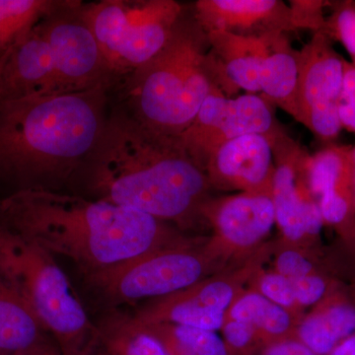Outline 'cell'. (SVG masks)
<instances>
[{
    "mask_svg": "<svg viewBox=\"0 0 355 355\" xmlns=\"http://www.w3.org/2000/svg\"><path fill=\"white\" fill-rule=\"evenodd\" d=\"M0 221L53 256L67 257L89 277L189 239L139 210L42 188L22 189L0 202Z\"/></svg>",
    "mask_w": 355,
    "mask_h": 355,
    "instance_id": "1",
    "label": "cell"
},
{
    "mask_svg": "<svg viewBox=\"0 0 355 355\" xmlns=\"http://www.w3.org/2000/svg\"><path fill=\"white\" fill-rule=\"evenodd\" d=\"M92 153L101 200L181 227L202 217L212 189L179 137L155 132L135 116L114 114Z\"/></svg>",
    "mask_w": 355,
    "mask_h": 355,
    "instance_id": "2",
    "label": "cell"
},
{
    "mask_svg": "<svg viewBox=\"0 0 355 355\" xmlns=\"http://www.w3.org/2000/svg\"><path fill=\"white\" fill-rule=\"evenodd\" d=\"M104 86L0 102V172L24 181L62 174L104 130Z\"/></svg>",
    "mask_w": 355,
    "mask_h": 355,
    "instance_id": "3",
    "label": "cell"
},
{
    "mask_svg": "<svg viewBox=\"0 0 355 355\" xmlns=\"http://www.w3.org/2000/svg\"><path fill=\"white\" fill-rule=\"evenodd\" d=\"M207 34L193 18L179 21L157 55L133 71L130 96L135 118L155 132L179 137L216 87L205 57Z\"/></svg>",
    "mask_w": 355,
    "mask_h": 355,
    "instance_id": "4",
    "label": "cell"
},
{
    "mask_svg": "<svg viewBox=\"0 0 355 355\" xmlns=\"http://www.w3.org/2000/svg\"><path fill=\"white\" fill-rule=\"evenodd\" d=\"M0 272L53 335L62 355L93 345L94 329L53 254L0 221Z\"/></svg>",
    "mask_w": 355,
    "mask_h": 355,
    "instance_id": "5",
    "label": "cell"
},
{
    "mask_svg": "<svg viewBox=\"0 0 355 355\" xmlns=\"http://www.w3.org/2000/svg\"><path fill=\"white\" fill-rule=\"evenodd\" d=\"M110 72L135 71L162 50L183 15L174 0H103L80 9Z\"/></svg>",
    "mask_w": 355,
    "mask_h": 355,
    "instance_id": "6",
    "label": "cell"
},
{
    "mask_svg": "<svg viewBox=\"0 0 355 355\" xmlns=\"http://www.w3.org/2000/svg\"><path fill=\"white\" fill-rule=\"evenodd\" d=\"M186 241L154 250L125 265L90 277L110 297L121 301L159 299L184 291L222 270L205 242Z\"/></svg>",
    "mask_w": 355,
    "mask_h": 355,
    "instance_id": "7",
    "label": "cell"
},
{
    "mask_svg": "<svg viewBox=\"0 0 355 355\" xmlns=\"http://www.w3.org/2000/svg\"><path fill=\"white\" fill-rule=\"evenodd\" d=\"M261 254H254L244 265L214 273L184 291L155 299L139 310L125 324L132 328L170 323L216 331L221 330L226 313L245 284L261 270Z\"/></svg>",
    "mask_w": 355,
    "mask_h": 355,
    "instance_id": "8",
    "label": "cell"
},
{
    "mask_svg": "<svg viewBox=\"0 0 355 355\" xmlns=\"http://www.w3.org/2000/svg\"><path fill=\"white\" fill-rule=\"evenodd\" d=\"M268 137L275 161L272 198L282 242L310 249L324 225L308 183L311 154L280 125Z\"/></svg>",
    "mask_w": 355,
    "mask_h": 355,
    "instance_id": "9",
    "label": "cell"
},
{
    "mask_svg": "<svg viewBox=\"0 0 355 355\" xmlns=\"http://www.w3.org/2000/svg\"><path fill=\"white\" fill-rule=\"evenodd\" d=\"M297 121L322 141L331 142L343 128L338 106L345 60L318 32L297 51Z\"/></svg>",
    "mask_w": 355,
    "mask_h": 355,
    "instance_id": "10",
    "label": "cell"
},
{
    "mask_svg": "<svg viewBox=\"0 0 355 355\" xmlns=\"http://www.w3.org/2000/svg\"><path fill=\"white\" fill-rule=\"evenodd\" d=\"M279 125L266 99L253 94L228 98L214 87L179 139L205 170L210 154L226 142L252 133L268 135Z\"/></svg>",
    "mask_w": 355,
    "mask_h": 355,
    "instance_id": "11",
    "label": "cell"
},
{
    "mask_svg": "<svg viewBox=\"0 0 355 355\" xmlns=\"http://www.w3.org/2000/svg\"><path fill=\"white\" fill-rule=\"evenodd\" d=\"M74 4L64 2L40 21L50 44L57 94L83 92L104 86L108 67L94 35Z\"/></svg>",
    "mask_w": 355,
    "mask_h": 355,
    "instance_id": "12",
    "label": "cell"
},
{
    "mask_svg": "<svg viewBox=\"0 0 355 355\" xmlns=\"http://www.w3.org/2000/svg\"><path fill=\"white\" fill-rule=\"evenodd\" d=\"M202 216L214 233L205 247L224 263L253 254L275 224L270 193H238L210 198Z\"/></svg>",
    "mask_w": 355,
    "mask_h": 355,
    "instance_id": "13",
    "label": "cell"
},
{
    "mask_svg": "<svg viewBox=\"0 0 355 355\" xmlns=\"http://www.w3.org/2000/svg\"><path fill=\"white\" fill-rule=\"evenodd\" d=\"M308 183L324 225L349 248L355 219L352 146L330 144L311 154Z\"/></svg>",
    "mask_w": 355,
    "mask_h": 355,
    "instance_id": "14",
    "label": "cell"
},
{
    "mask_svg": "<svg viewBox=\"0 0 355 355\" xmlns=\"http://www.w3.org/2000/svg\"><path fill=\"white\" fill-rule=\"evenodd\" d=\"M205 171L214 190L272 195L275 161L270 137L252 133L226 142L210 154Z\"/></svg>",
    "mask_w": 355,
    "mask_h": 355,
    "instance_id": "15",
    "label": "cell"
},
{
    "mask_svg": "<svg viewBox=\"0 0 355 355\" xmlns=\"http://www.w3.org/2000/svg\"><path fill=\"white\" fill-rule=\"evenodd\" d=\"M209 48L205 67L210 79L226 97L243 89L250 94L260 92L259 77L268 53L270 34L241 36L225 31L205 33Z\"/></svg>",
    "mask_w": 355,
    "mask_h": 355,
    "instance_id": "16",
    "label": "cell"
},
{
    "mask_svg": "<svg viewBox=\"0 0 355 355\" xmlns=\"http://www.w3.org/2000/svg\"><path fill=\"white\" fill-rule=\"evenodd\" d=\"M39 23L0 57V102L57 94L53 53Z\"/></svg>",
    "mask_w": 355,
    "mask_h": 355,
    "instance_id": "17",
    "label": "cell"
},
{
    "mask_svg": "<svg viewBox=\"0 0 355 355\" xmlns=\"http://www.w3.org/2000/svg\"><path fill=\"white\" fill-rule=\"evenodd\" d=\"M193 18L205 33L260 37L295 31L291 8L282 0H198Z\"/></svg>",
    "mask_w": 355,
    "mask_h": 355,
    "instance_id": "18",
    "label": "cell"
},
{
    "mask_svg": "<svg viewBox=\"0 0 355 355\" xmlns=\"http://www.w3.org/2000/svg\"><path fill=\"white\" fill-rule=\"evenodd\" d=\"M355 334V291L342 282L296 327L294 338L317 355H329L338 343Z\"/></svg>",
    "mask_w": 355,
    "mask_h": 355,
    "instance_id": "19",
    "label": "cell"
},
{
    "mask_svg": "<svg viewBox=\"0 0 355 355\" xmlns=\"http://www.w3.org/2000/svg\"><path fill=\"white\" fill-rule=\"evenodd\" d=\"M259 83L266 101L277 105L297 121V51L292 48L286 33H273L270 36Z\"/></svg>",
    "mask_w": 355,
    "mask_h": 355,
    "instance_id": "20",
    "label": "cell"
},
{
    "mask_svg": "<svg viewBox=\"0 0 355 355\" xmlns=\"http://www.w3.org/2000/svg\"><path fill=\"white\" fill-rule=\"evenodd\" d=\"M29 305L0 272V355H12L46 340Z\"/></svg>",
    "mask_w": 355,
    "mask_h": 355,
    "instance_id": "21",
    "label": "cell"
},
{
    "mask_svg": "<svg viewBox=\"0 0 355 355\" xmlns=\"http://www.w3.org/2000/svg\"><path fill=\"white\" fill-rule=\"evenodd\" d=\"M226 319L254 327L261 345L294 338L301 317L270 302L254 289L244 291L226 313Z\"/></svg>",
    "mask_w": 355,
    "mask_h": 355,
    "instance_id": "22",
    "label": "cell"
},
{
    "mask_svg": "<svg viewBox=\"0 0 355 355\" xmlns=\"http://www.w3.org/2000/svg\"><path fill=\"white\" fill-rule=\"evenodd\" d=\"M128 328L146 331L155 336L169 355H230L216 331L170 323Z\"/></svg>",
    "mask_w": 355,
    "mask_h": 355,
    "instance_id": "23",
    "label": "cell"
},
{
    "mask_svg": "<svg viewBox=\"0 0 355 355\" xmlns=\"http://www.w3.org/2000/svg\"><path fill=\"white\" fill-rule=\"evenodd\" d=\"M64 3L49 0H0V57Z\"/></svg>",
    "mask_w": 355,
    "mask_h": 355,
    "instance_id": "24",
    "label": "cell"
},
{
    "mask_svg": "<svg viewBox=\"0 0 355 355\" xmlns=\"http://www.w3.org/2000/svg\"><path fill=\"white\" fill-rule=\"evenodd\" d=\"M104 343L108 355H169L155 336L123 324L105 336Z\"/></svg>",
    "mask_w": 355,
    "mask_h": 355,
    "instance_id": "25",
    "label": "cell"
},
{
    "mask_svg": "<svg viewBox=\"0 0 355 355\" xmlns=\"http://www.w3.org/2000/svg\"><path fill=\"white\" fill-rule=\"evenodd\" d=\"M273 270L292 280L312 273L327 272L320 266L316 254L310 249L284 242L273 259Z\"/></svg>",
    "mask_w": 355,
    "mask_h": 355,
    "instance_id": "26",
    "label": "cell"
},
{
    "mask_svg": "<svg viewBox=\"0 0 355 355\" xmlns=\"http://www.w3.org/2000/svg\"><path fill=\"white\" fill-rule=\"evenodd\" d=\"M250 282L253 286L252 289L258 291L270 302L291 311L296 316H303V314H301L302 311L299 309L296 303L291 279H287L275 270L263 272L260 270Z\"/></svg>",
    "mask_w": 355,
    "mask_h": 355,
    "instance_id": "27",
    "label": "cell"
},
{
    "mask_svg": "<svg viewBox=\"0 0 355 355\" xmlns=\"http://www.w3.org/2000/svg\"><path fill=\"white\" fill-rule=\"evenodd\" d=\"M331 15L326 19L324 34L331 40L340 42L355 57V2H331Z\"/></svg>",
    "mask_w": 355,
    "mask_h": 355,
    "instance_id": "28",
    "label": "cell"
},
{
    "mask_svg": "<svg viewBox=\"0 0 355 355\" xmlns=\"http://www.w3.org/2000/svg\"><path fill=\"white\" fill-rule=\"evenodd\" d=\"M292 284L296 303L303 312L306 308H313L319 304L340 282L330 273L320 272L293 279Z\"/></svg>",
    "mask_w": 355,
    "mask_h": 355,
    "instance_id": "29",
    "label": "cell"
},
{
    "mask_svg": "<svg viewBox=\"0 0 355 355\" xmlns=\"http://www.w3.org/2000/svg\"><path fill=\"white\" fill-rule=\"evenodd\" d=\"M221 331L230 355H252L261 347L256 330L246 322L226 319Z\"/></svg>",
    "mask_w": 355,
    "mask_h": 355,
    "instance_id": "30",
    "label": "cell"
},
{
    "mask_svg": "<svg viewBox=\"0 0 355 355\" xmlns=\"http://www.w3.org/2000/svg\"><path fill=\"white\" fill-rule=\"evenodd\" d=\"M330 1L324 0H292L291 8L294 30H311L313 33L324 32L327 16L324 10Z\"/></svg>",
    "mask_w": 355,
    "mask_h": 355,
    "instance_id": "31",
    "label": "cell"
},
{
    "mask_svg": "<svg viewBox=\"0 0 355 355\" xmlns=\"http://www.w3.org/2000/svg\"><path fill=\"white\" fill-rule=\"evenodd\" d=\"M338 114L343 128L355 133V64L347 60L345 62Z\"/></svg>",
    "mask_w": 355,
    "mask_h": 355,
    "instance_id": "32",
    "label": "cell"
},
{
    "mask_svg": "<svg viewBox=\"0 0 355 355\" xmlns=\"http://www.w3.org/2000/svg\"><path fill=\"white\" fill-rule=\"evenodd\" d=\"M252 355H317L295 338L261 345Z\"/></svg>",
    "mask_w": 355,
    "mask_h": 355,
    "instance_id": "33",
    "label": "cell"
},
{
    "mask_svg": "<svg viewBox=\"0 0 355 355\" xmlns=\"http://www.w3.org/2000/svg\"><path fill=\"white\" fill-rule=\"evenodd\" d=\"M12 355H62V354L60 349H58L57 343L44 340V342L32 347V349Z\"/></svg>",
    "mask_w": 355,
    "mask_h": 355,
    "instance_id": "34",
    "label": "cell"
},
{
    "mask_svg": "<svg viewBox=\"0 0 355 355\" xmlns=\"http://www.w3.org/2000/svg\"><path fill=\"white\" fill-rule=\"evenodd\" d=\"M329 355H355V334L338 343Z\"/></svg>",
    "mask_w": 355,
    "mask_h": 355,
    "instance_id": "35",
    "label": "cell"
},
{
    "mask_svg": "<svg viewBox=\"0 0 355 355\" xmlns=\"http://www.w3.org/2000/svg\"><path fill=\"white\" fill-rule=\"evenodd\" d=\"M352 165H354V197H355V146H352ZM349 253L354 257L355 260V219L354 226V233H352V242H350L349 247L347 248Z\"/></svg>",
    "mask_w": 355,
    "mask_h": 355,
    "instance_id": "36",
    "label": "cell"
},
{
    "mask_svg": "<svg viewBox=\"0 0 355 355\" xmlns=\"http://www.w3.org/2000/svg\"><path fill=\"white\" fill-rule=\"evenodd\" d=\"M78 355H106V354H100L98 352H96L94 349H93V345H91L90 347H88L87 349L84 350V352H81L80 354ZM108 355V354H107Z\"/></svg>",
    "mask_w": 355,
    "mask_h": 355,
    "instance_id": "37",
    "label": "cell"
},
{
    "mask_svg": "<svg viewBox=\"0 0 355 355\" xmlns=\"http://www.w3.org/2000/svg\"><path fill=\"white\" fill-rule=\"evenodd\" d=\"M352 60H354V62H354V64H355V57L354 58H352Z\"/></svg>",
    "mask_w": 355,
    "mask_h": 355,
    "instance_id": "38",
    "label": "cell"
}]
</instances>
